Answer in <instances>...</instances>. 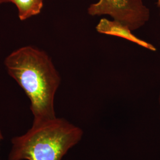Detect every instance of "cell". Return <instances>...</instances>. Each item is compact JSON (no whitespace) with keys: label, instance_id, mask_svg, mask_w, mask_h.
<instances>
[{"label":"cell","instance_id":"1","mask_svg":"<svg viewBox=\"0 0 160 160\" xmlns=\"http://www.w3.org/2000/svg\"><path fill=\"white\" fill-rule=\"evenodd\" d=\"M4 65L29 98L33 122L56 118L54 98L61 77L46 52L34 46H23L6 58Z\"/></svg>","mask_w":160,"mask_h":160},{"label":"cell","instance_id":"6","mask_svg":"<svg viewBox=\"0 0 160 160\" xmlns=\"http://www.w3.org/2000/svg\"><path fill=\"white\" fill-rule=\"evenodd\" d=\"M3 139V135H2V132L0 129V142Z\"/></svg>","mask_w":160,"mask_h":160},{"label":"cell","instance_id":"5","mask_svg":"<svg viewBox=\"0 0 160 160\" xmlns=\"http://www.w3.org/2000/svg\"><path fill=\"white\" fill-rule=\"evenodd\" d=\"M17 7L20 20H26L39 14L43 6V0H8Z\"/></svg>","mask_w":160,"mask_h":160},{"label":"cell","instance_id":"3","mask_svg":"<svg viewBox=\"0 0 160 160\" xmlns=\"http://www.w3.org/2000/svg\"><path fill=\"white\" fill-rule=\"evenodd\" d=\"M88 12L92 16L109 15L132 31L142 26L149 17L148 8L142 0H99L90 6Z\"/></svg>","mask_w":160,"mask_h":160},{"label":"cell","instance_id":"8","mask_svg":"<svg viewBox=\"0 0 160 160\" xmlns=\"http://www.w3.org/2000/svg\"></svg>","mask_w":160,"mask_h":160},{"label":"cell","instance_id":"4","mask_svg":"<svg viewBox=\"0 0 160 160\" xmlns=\"http://www.w3.org/2000/svg\"><path fill=\"white\" fill-rule=\"evenodd\" d=\"M96 29L98 33L120 37L137 43L138 45L149 50L152 51H156L155 48L152 45L138 38L132 33L131 30L127 26L118 21L114 20L110 21L107 18H103L98 23Z\"/></svg>","mask_w":160,"mask_h":160},{"label":"cell","instance_id":"2","mask_svg":"<svg viewBox=\"0 0 160 160\" xmlns=\"http://www.w3.org/2000/svg\"><path fill=\"white\" fill-rule=\"evenodd\" d=\"M82 130L64 118L33 122L24 134L12 138L9 160H61L81 140Z\"/></svg>","mask_w":160,"mask_h":160},{"label":"cell","instance_id":"7","mask_svg":"<svg viewBox=\"0 0 160 160\" xmlns=\"http://www.w3.org/2000/svg\"><path fill=\"white\" fill-rule=\"evenodd\" d=\"M8 2V0H0V5L2 3H6Z\"/></svg>","mask_w":160,"mask_h":160}]
</instances>
